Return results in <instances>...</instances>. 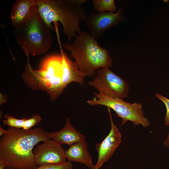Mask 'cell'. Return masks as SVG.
I'll return each instance as SVG.
<instances>
[{
  "instance_id": "obj_6",
  "label": "cell",
  "mask_w": 169,
  "mask_h": 169,
  "mask_svg": "<svg viewBox=\"0 0 169 169\" xmlns=\"http://www.w3.org/2000/svg\"><path fill=\"white\" fill-rule=\"evenodd\" d=\"M94 94L95 97L88 100L87 103L91 105H102L113 109L121 119V126L128 121L132 122L135 125L141 124L147 127L150 125V121L144 116L141 103H128L122 99L107 96L101 92H95Z\"/></svg>"
},
{
  "instance_id": "obj_10",
  "label": "cell",
  "mask_w": 169,
  "mask_h": 169,
  "mask_svg": "<svg viewBox=\"0 0 169 169\" xmlns=\"http://www.w3.org/2000/svg\"><path fill=\"white\" fill-rule=\"evenodd\" d=\"M111 124L109 134L100 143L96 144L95 148L98 153V158L95 169H99L112 156L116 149L121 142V134L114 123L110 108H108Z\"/></svg>"
},
{
  "instance_id": "obj_24",
  "label": "cell",
  "mask_w": 169,
  "mask_h": 169,
  "mask_svg": "<svg viewBox=\"0 0 169 169\" xmlns=\"http://www.w3.org/2000/svg\"><path fill=\"white\" fill-rule=\"evenodd\" d=\"M163 1H164V2H165L167 3V2H168V1H168V0H163Z\"/></svg>"
},
{
  "instance_id": "obj_16",
  "label": "cell",
  "mask_w": 169,
  "mask_h": 169,
  "mask_svg": "<svg viewBox=\"0 0 169 169\" xmlns=\"http://www.w3.org/2000/svg\"><path fill=\"white\" fill-rule=\"evenodd\" d=\"M4 117L5 119L3 120V122L5 125L18 129L23 128L24 122L27 119V117H25L18 119L8 114H6Z\"/></svg>"
},
{
  "instance_id": "obj_8",
  "label": "cell",
  "mask_w": 169,
  "mask_h": 169,
  "mask_svg": "<svg viewBox=\"0 0 169 169\" xmlns=\"http://www.w3.org/2000/svg\"><path fill=\"white\" fill-rule=\"evenodd\" d=\"M123 12L121 8L118 9L115 13L93 11L84 20L89 33L97 41L105 31L119 23L125 22Z\"/></svg>"
},
{
  "instance_id": "obj_5",
  "label": "cell",
  "mask_w": 169,
  "mask_h": 169,
  "mask_svg": "<svg viewBox=\"0 0 169 169\" xmlns=\"http://www.w3.org/2000/svg\"><path fill=\"white\" fill-rule=\"evenodd\" d=\"M52 31L43 21L36 4L27 18L14 27L13 32L17 43L28 56L40 55L49 50L53 42Z\"/></svg>"
},
{
  "instance_id": "obj_9",
  "label": "cell",
  "mask_w": 169,
  "mask_h": 169,
  "mask_svg": "<svg viewBox=\"0 0 169 169\" xmlns=\"http://www.w3.org/2000/svg\"><path fill=\"white\" fill-rule=\"evenodd\" d=\"M35 161L38 166L44 164L59 165L66 163L65 151L51 139L38 145L33 149Z\"/></svg>"
},
{
  "instance_id": "obj_13",
  "label": "cell",
  "mask_w": 169,
  "mask_h": 169,
  "mask_svg": "<svg viewBox=\"0 0 169 169\" xmlns=\"http://www.w3.org/2000/svg\"><path fill=\"white\" fill-rule=\"evenodd\" d=\"M60 53L63 58L62 82L64 88L73 82H76L84 87V78L86 75L79 69L76 62L69 59L62 49Z\"/></svg>"
},
{
  "instance_id": "obj_19",
  "label": "cell",
  "mask_w": 169,
  "mask_h": 169,
  "mask_svg": "<svg viewBox=\"0 0 169 169\" xmlns=\"http://www.w3.org/2000/svg\"><path fill=\"white\" fill-rule=\"evenodd\" d=\"M155 95L156 97L162 101L166 106V112L164 120L165 124L169 126V99L158 93L155 94Z\"/></svg>"
},
{
  "instance_id": "obj_7",
  "label": "cell",
  "mask_w": 169,
  "mask_h": 169,
  "mask_svg": "<svg viewBox=\"0 0 169 169\" xmlns=\"http://www.w3.org/2000/svg\"><path fill=\"white\" fill-rule=\"evenodd\" d=\"M89 85L100 92L113 98L123 99L129 92L127 83L122 77L111 70L109 67L101 68Z\"/></svg>"
},
{
  "instance_id": "obj_1",
  "label": "cell",
  "mask_w": 169,
  "mask_h": 169,
  "mask_svg": "<svg viewBox=\"0 0 169 169\" xmlns=\"http://www.w3.org/2000/svg\"><path fill=\"white\" fill-rule=\"evenodd\" d=\"M50 139L40 127L25 130L9 127L0 139V159L9 169H36L38 166L35 162L34 147Z\"/></svg>"
},
{
  "instance_id": "obj_21",
  "label": "cell",
  "mask_w": 169,
  "mask_h": 169,
  "mask_svg": "<svg viewBox=\"0 0 169 169\" xmlns=\"http://www.w3.org/2000/svg\"><path fill=\"white\" fill-rule=\"evenodd\" d=\"M162 145L166 147H169V132L166 138L163 142Z\"/></svg>"
},
{
  "instance_id": "obj_15",
  "label": "cell",
  "mask_w": 169,
  "mask_h": 169,
  "mask_svg": "<svg viewBox=\"0 0 169 169\" xmlns=\"http://www.w3.org/2000/svg\"><path fill=\"white\" fill-rule=\"evenodd\" d=\"M94 10L98 12H115L117 10L114 0H93Z\"/></svg>"
},
{
  "instance_id": "obj_12",
  "label": "cell",
  "mask_w": 169,
  "mask_h": 169,
  "mask_svg": "<svg viewBox=\"0 0 169 169\" xmlns=\"http://www.w3.org/2000/svg\"><path fill=\"white\" fill-rule=\"evenodd\" d=\"M88 147L87 142L85 139L70 146L65 151L66 159L69 161L78 162L85 165L90 169H95L92 157Z\"/></svg>"
},
{
  "instance_id": "obj_4",
  "label": "cell",
  "mask_w": 169,
  "mask_h": 169,
  "mask_svg": "<svg viewBox=\"0 0 169 169\" xmlns=\"http://www.w3.org/2000/svg\"><path fill=\"white\" fill-rule=\"evenodd\" d=\"M63 58L60 54L45 58L38 70L33 69L28 61L22 75L26 84L32 89L46 92L54 100L65 89L63 85Z\"/></svg>"
},
{
  "instance_id": "obj_18",
  "label": "cell",
  "mask_w": 169,
  "mask_h": 169,
  "mask_svg": "<svg viewBox=\"0 0 169 169\" xmlns=\"http://www.w3.org/2000/svg\"><path fill=\"white\" fill-rule=\"evenodd\" d=\"M36 169H73V165L71 162L59 165L44 164L39 166Z\"/></svg>"
},
{
  "instance_id": "obj_3",
  "label": "cell",
  "mask_w": 169,
  "mask_h": 169,
  "mask_svg": "<svg viewBox=\"0 0 169 169\" xmlns=\"http://www.w3.org/2000/svg\"><path fill=\"white\" fill-rule=\"evenodd\" d=\"M62 46L70 51L79 69L86 76L92 77L97 70L112 65L108 51L101 47L97 41L85 31L77 33L72 43L64 42Z\"/></svg>"
},
{
  "instance_id": "obj_20",
  "label": "cell",
  "mask_w": 169,
  "mask_h": 169,
  "mask_svg": "<svg viewBox=\"0 0 169 169\" xmlns=\"http://www.w3.org/2000/svg\"><path fill=\"white\" fill-rule=\"evenodd\" d=\"M7 95H4L2 93L0 94V105H2L3 103L7 102Z\"/></svg>"
},
{
  "instance_id": "obj_11",
  "label": "cell",
  "mask_w": 169,
  "mask_h": 169,
  "mask_svg": "<svg viewBox=\"0 0 169 169\" xmlns=\"http://www.w3.org/2000/svg\"><path fill=\"white\" fill-rule=\"evenodd\" d=\"M47 134L51 139L56 143L70 146L86 138L72 125L70 119L68 117L66 118L65 125L62 129L55 132H47Z\"/></svg>"
},
{
  "instance_id": "obj_17",
  "label": "cell",
  "mask_w": 169,
  "mask_h": 169,
  "mask_svg": "<svg viewBox=\"0 0 169 169\" xmlns=\"http://www.w3.org/2000/svg\"><path fill=\"white\" fill-rule=\"evenodd\" d=\"M42 120V117L38 114L33 115L29 119L25 121L23 129L28 130L40 122Z\"/></svg>"
},
{
  "instance_id": "obj_2",
  "label": "cell",
  "mask_w": 169,
  "mask_h": 169,
  "mask_svg": "<svg viewBox=\"0 0 169 169\" xmlns=\"http://www.w3.org/2000/svg\"><path fill=\"white\" fill-rule=\"evenodd\" d=\"M86 0H37L39 14L44 23L52 30V23L62 24L63 34L69 43L81 32L79 22L87 16L82 5Z\"/></svg>"
},
{
  "instance_id": "obj_23",
  "label": "cell",
  "mask_w": 169,
  "mask_h": 169,
  "mask_svg": "<svg viewBox=\"0 0 169 169\" xmlns=\"http://www.w3.org/2000/svg\"><path fill=\"white\" fill-rule=\"evenodd\" d=\"M7 132V130L3 129L1 125L0 126V136H2L4 135Z\"/></svg>"
},
{
  "instance_id": "obj_14",
  "label": "cell",
  "mask_w": 169,
  "mask_h": 169,
  "mask_svg": "<svg viewBox=\"0 0 169 169\" xmlns=\"http://www.w3.org/2000/svg\"><path fill=\"white\" fill-rule=\"evenodd\" d=\"M37 0H17L14 4L10 17L14 28L23 22L28 17Z\"/></svg>"
},
{
  "instance_id": "obj_22",
  "label": "cell",
  "mask_w": 169,
  "mask_h": 169,
  "mask_svg": "<svg viewBox=\"0 0 169 169\" xmlns=\"http://www.w3.org/2000/svg\"><path fill=\"white\" fill-rule=\"evenodd\" d=\"M7 167V165L6 162L2 159H0V169H5Z\"/></svg>"
}]
</instances>
